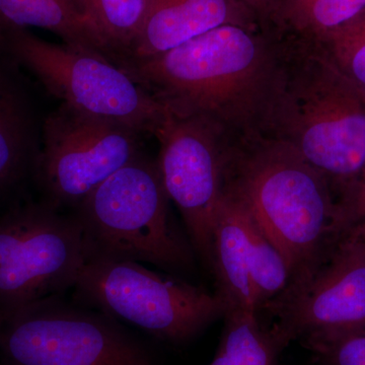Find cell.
<instances>
[{
    "label": "cell",
    "mask_w": 365,
    "mask_h": 365,
    "mask_svg": "<svg viewBox=\"0 0 365 365\" xmlns=\"http://www.w3.org/2000/svg\"><path fill=\"white\" fill-rule=\"evenodd\" d=\"M279 34L225 25L119 66L170 111L206 118L230 138L264 136Z\"/></svg>",
    "instance_id": "obj_1"
},
{
    "label": "cell",
    "mask_w": 365,
    "mask_h": 365,
    "mask_svg": "<svg viewBox=\"0 0 365 365\" xmlns=\"http://www.w3.org/2000/svg\"><path fill=\"white\" fill-rule=\"evenodd\" d=\"M264 137L294 148L326 178L353 217L365 160V91L317 41L280 34Z\"/></svg>",
    "instance_id": "obj_2"
},
{
    "label": "cell",
    "mask_w": 365,
    "mask_h": 365,
    "mask_svg": "<svg viewBox=\"0 0 365 365\" xmlns=\"http://www.w3.org/2000/svg\"><path fill=\"white\" fill-rule=\"evenodd\" d=\"M225 190L284 257L288 287L311 277L355 225L326 178L277 139L232 140Z\"/></svg>",
    "instance_id": "obj_3"
},
{
    "label": "cell",
    "mask_w": 365,
    "mask_h": 365,
    "mask_svg": "<svg viewBox=\"0 0 365 365\" xmlns=\"http://www.w3.org/2000/svg\"><path fill=\"white\" fill-rule=\"evenodd\" d=\"M170 201L157 160L139 153L73 209L83 230L86 260L189 268L193 248L175 225Z\"/></svg>",
    "instance_id": "obj_4"
},
{
    "label": "cell",
    "mask_w": 365,
    "mask_h": 365,
    "mask_svg": "<svg viewBox=\"0 0 365 365\" xmlns=\"http://www.w3.org/2000/svg\"><path fill=\"white\" fill-rule=\"evenodd\" d=\"M0 51L28 69L61 104L155 136L169 109L116 64L41 39L0 21Z\"/></svg>",
    "instance_id": "obj_5"
},
{
    "label": "cell",
    "mask_w": 365,
    "mask_h": 365,
    "mask_svg": "<svg viewBox=\"0 0 365 365\" xmlns=\"http://www.w3.org/2000/svg\"><path fill=\"white\" fill-rule=\"evenodd\" d=\"M73 288L79 299L105 316L176 344L195 337L227 309L217 292L132 261L88 259Z\"/></svg>",
    "instance_id": "obj_6"
},
{
    "label": "cell",
    "mask_w": 365,
    "mask_h": 365,
    "mask_svg": "<svg viewBox=\"0 0 365 365\" xmlns=\"http://www.w3.org/2000/svg\"><path fill=\"white\" fill-rule=\"evenodd\" d=\"M115 319L57 297L0 313V353L9 365H155Z\"/></svg>",
    "instance_id": "obj_7"
},
{
    "label": "cell",
    "mask_w": 365,
    "mask_h": 365,
    "mask_svg": "<svg viewBox=\"0 0 365 365\" xmlns=\"http://www.w3.org/2000/svg\"><path fill=\"white\" fill-rule=\"evenodd\" d=\"M74 215L47 203H26L0 216V313L76 287L86 262Z\"/></svg>",
    "instance_id": "obj_8"
},
{
    "label": "cell",
    "mask_w": 365,
    "mask_h": 365,
    "mask_svg": "<svg viewBox=\"0 0 365 365\" xmlns=\"http://www.w3.org/2000/svg\"><path fill=\"white\" fill-rule=\"evenodd\" d=\"M139 132L61 104L46 119L34 173L53 208L74 209L137 157Z\"/></svg>",
    "instance_id": "obj_9"
},
{
    "label": "cell",
    "mask_w": 365,
    "mask_h": 365,
    "mask_svg": "<svg viewBox=\"0 0 365 365\" xmlns=\"http://www.w3.org/2000/svg\"><path fill=\"white\" fill-rule=\"evenodd\" d=\"M155 137L168 196L181 213L193 249L212 270L213 227L225 191V158L234 139L206 118L170 110Z\"/></svg>",
    "instance_id": "obj_10"
},
{
    "label": "cell",
    "mask_w": 365,
    "mask_h": 365,
    "mask_svg": "<svg viewBox=\"0 0 365 365\" xmlns=\"http://www.w3.org/2000/svg\"><path fill=\"white\" fill-rule=\"evenodd\" d=\"M264 309L287 345L364 331L365 242L354 227L311 277L287 287Z\"/></svg>",
    "instance_id": "obj_11"
},
{
    "label": "cell",
    "mask_w": 365,
    "mask_h": 365,
    "mask_svg": "<svg viewBox=\"0 0 365 365\" xmlns=\"http://www.w3.org/2000/svg\"><path fill=\"white\" fill-rule=\"evenodd\" d=\"M225 25L261 28L242 0H148L140 30L117 66L169 51Z\"/></svg>",
    "instance_id": "obj_12"
},
{
    "label": "cell",
    "mask_w": 365,
    "mask_h": 365,
    "mask_svg": "<svg viewBox=\"0 0 365 365\" xmlns=\"http://www.w3.org/2000/svg\"><path fill=\"white\" fill-rule=\"evenodd\" d=\"M212 271L217 294L227 309L257 312L252 282L249 213L232 194L223 191L213 227Z\"/></svg>",
    "instance_id": "obj_13"
},
{
    "label": "cell",
    "mask_w": 365,
    "mask_h": 365,
    "mask_svg": "<svg viewBox=\"0 0 365 365\" xmlns=\"http://www.w3.org/2000/svg\"><path fill=\"white\" fill-rule=\"evenodd\" d=\"M0 21L20 28L44 29L64 44L111 61L79 0H0Z\"/></svg>",
    "instance_id": "obj_14"
},
{
    "label": "cell",
    "mask_w": 365,
    "mask_h": 365,
    "mask_svg": "<svg viewBox=\"0 0 365 365\" xmlns=\"http://www.w3.org/2000/svg\"><path fill=\"white\" fill-rule=\"evenodd\" d=\"M37 153L28 107L0 63V198L34 170Z\"/></svg>",
    "instance_id": "obj_15"
},
{
    "label": "cell",
    "mask_w": 365,
    "mask_h": 365,
    "mask_svg": "<svg viewBox=\"0 0 365 365\" xmlns=\"http://www.w3.org/2000/svg\"><path fill=\"white\" fill-rule=\"evenodd\" d=\"M215 359L209 365H278L287 343L256 312L230 309Z\"/></svg>",
    "instance_id": "obj_16"
},
{
    "label": "cell",
    "mask_w": 365,
    "mask_h": 365,
    "mask_svg": "<svg viewBox=\"0 0 365 365\" xmlns=\"http://www.w3.org/2000/svg\"><path fill=\"white\" fill-rule=\"evenodd\" d=\"M365 9V0H278L273 29L321 41Z\"/></svg>",
    "instance_id": "obj_17"
},
{
    "label": "cell",
    "mask_w": 365,
    "mask_h": 365,
    "mask_svg": "<svg viewBox=\"0 0 365 365\" xmlns=\"http://www.w3.org/2000/svg\"><path fill=\"white\" fill-rule=\"evenodd\" d=\"M113 63H119L140 30L148 0H79Z\"/></svg>",
    "instance_id": "obj_18"
},
{
    "label": "cell",
    "mask_w": 365,
    "mask_h": 365,
    "mask_svg": "<svg viewBox=\"0 0 365 365\" xmlns=\"http://www.w3.org/2000/svg\"><path fill=\"white\" fill-rule=\"evenodd\" d=\"M249 235L255 304L257 312L260 313L264 307L287 289L290 280L289 269L279 250L264 234L250 213Z\"/></svg>",
    "instance_id": "obj_19"
},
{
    "label": "cell",
    "mask_w": 365,
    "mask_h": 365,
    "mask_svg": "<svg viewBox=\"0 0 365 365\" xmlns=\"http://www.w3.org/2000/svg\"><path fill=\"white\" fill-rule=\"evenodd\" d=\"M317 42L338 68L365 91V9Z\"/></svg>",
    "instance_id": "obj_20"
},
{
    "label": "cell",
    "mask_w": 365,
    "mask_h": 365,
    "mask_svg": "<svg viewBox=\"0 0 365 365\" xmlns=\"http://www.w3.org/2000/svg\"><path fill=\"white\" fill-rule=\"evenodd\" d=\"M316 365H365V330L307 346Z\"/></svg>",
    "instance_id": "obj_21"
},
{
    "label": "cell",
    "mask_w": 365,
    "mask_h": 365,
    "mask_svg": "<svg viewBox=\"0 0 365 365\" xmlns=\"http://www.w3.org/2000/svg\"><path fill=\"white\" fill-rule=\"evenodd\" d=\"M352 215L355 225L357 222H365V160L353 198Z\"/></svg>",
    "instance_id": "obj_22"
},
{
    "label": "cell",
    "mask_w": 365,
    "mask_h": 365,
    "mask_svg": "<svg viewBox=\"0 0 365 365\" xmlns=\"http://www.w3.org/2000/svg\"><path fill=\"white\" fill-rule=\"evenodd\" d=\"M354 228L357 234L365 242V222H357L356 225H354Z\"/></svg>",
    "instance_id": "obj_23"
},
{
    "label": "cell",
    "mask_w": 365,
    "mask_h": 365,
    "mask_svg": "<svg viewBox=\"0 0 365 365\" xmlns=\"http://www.w3.org/2000/svg\"><path fill=\"white\" fill-rule=\"evenodd\" d=\"M0 53H1V51H0Z\"/></svg>",
    "instance_id": "obj_24"
}]
</instances>
